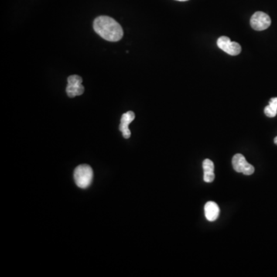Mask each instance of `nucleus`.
Returning <instances> with one entry per match:
<instances>
[{
	"label": "nucleus",
	"instance_id": "nucleus-1",
	"mask_svg": "<svg viewBox=\"0 0 277 277\" xmlns=\"http://www.w3.org/2000/svg\"><path fill=\"white\" fill-rule=\"evenodd\" d=\"M93 29L105 40L117 42L124 36V30L120 24L107 15L97 17L93 22Z\"/></svg>",
	"mask_w": 277,
	"mask_h": 277
},
{
	"label": "nucleus",
	"instance_id": "nucleus-2",
	"mask_svg": "<svg viewBox=\"0 0 277 277\" xmlns=\"http://www.w3.org/2000/svg\"><path fill=\"white\" fill-rule=\"evenodd\" d=\"M93 179V171L89 165H80L75 169L74 179L76 184L82 189H86L91 185Z\"/></svg>",
	"mask_w": 277,
	"mask_h": 277
},
{
	"label": "nucleus",
	"instance_id": "nucleus-3",
	"mask_svg": "<svg viewBox=\"0 0 277 277\" xmlns=\"http://www.w3.org/2000/svg\"><path fill=\"white\" fill-rule=\"evenodd\" d=\"M68 84L66 91L68 97L74 98L78 96H81L84 93V86H83V79L78 75H73L68 77Z\"/></svg>",
	"mask_w": 277,
	"mask_h": 277
},
{
	"label": "nucleus",
	"instance_id": "nucleus-4",
	"mask_svg": "<svg viewBox=\"0 0 277 277\" xmlns=\"http://www.w3.org/2000/svg\"><path fill=\"white\" fill-rule=\"evenodd\" d=\"M232 163H233V169H235V171L237 172H242L247 176L252 175L255 171L254 166L249 163L242 154H236L233 156Z\"/></svg>",
	"mask_w": 277,
	"mask_h": 277
},
{
	"label": "nucleus",
	"instance_id": "nucleus-5",
	"mask_svg": "<svg viewBox=\"0 0 277 277\" xmlns=\"http://www.w3.org/2000/svg\"><path fill=\"white\" fill-rule=\"evenodd\" d=\"M250 25L257 31H263L268 29L271 25V19L265 12H257L250 19Z\"/></svg>",
	"mask_w": 277,
	"mask_h": 277
},
{
	"label": "nucleus",
	"instance_id": "nucleus-6",
	"mask_svg": "<svg viewBox=\"0 0 277 277\" xmlns=\"http://www.w3.org/2000/svg\"><path fill=\"white\" fill-rule=\"evenodd\" d=\"M217 46L225 53L231 56H237L241 53L242 48L237 42H232L230 38L221 36L217 40Z\"/></svg>",
	"mask_w": 277,
	"mask_h": 277
},
{
	"label": "nucleus",
	"instance_id": "nucleus-7",
	"mask_svg": "<svg viewBox=\"0 0 277 277\" xmlns=\"http://www.w3.org/2000/svg\"><path fill=\"white\" fill-rule=\"evenodd\" d=\"M135 119V114L134 112L129 111L123 114L121 117V123L120 125V131L122 132L124 138H129L131 137V132L129 129V125L134 121Z\"/></svg>",
	"mask_w": 277,
	"mask_h": 277
},
{
	"label": "nucleus",
	"instance_id": "nucleus-8",
	"mask_svg": "<svg viewBox=\"0 0 277 277\" xmlns=\"http://www.w3.org/2000/svg\"><path fill=\"white\" fill-rule=\"evenodd\" d=\"M204 210L205 216L209 221L213 222L218 218L220 215V208L214 202L210 201L206 203Z\"/></svg>",
	"mask_w": 277,
	"mask_h": 277
},
{
	"label": "nucleus",
	"instance_id": "nucleus-9",
	"mask_svg": "<svg viewBox=\"0 0 277 277\" xmlns=\"http://www.w3.org/2000/svg\"><path fill=\"white\" fill-rule=\"evenodd\" d=\"M203 172H204V179L206 183H212L215 179L214 163L210 159H206L203 162Z\"/></svg>",
	"mask_w": 277,
	"mask_h": 277
},
{
	"label": "nucleus",
	"instance_id": "nucleus-10",
	"mask_svg": "<svg viewBox=\"0 0 277 277\" xmlns=\"http://www.w3.org/2000/svg\"><path fill=\"white\" fill-rule=\"evenodd\" d=\"M264 113H265L266 116L268 117H275L277 114V110H274V109L271 108L270 106H267L266 107L265 110H264Z\"/></svg>",
	"mask_w": 277,
	"mask_h": 277
},
{
	"label": "nucleus",
	"instance_id": "nucleus-11",
	"mask_svg": "<svg viewBox=\"0 0 277 277\" xmlns=\"http://www.w3.org/2000/svg\"><path fill=\"white\" fill-rule=\"evenodd\" d=\"M269 106L271 108L277 110V97H274V98H272L270 100Z\"/></svg>",
	"mask_w": 277,
	"mask_h": 277
},
{
	"label": "nucleus",
	"instance_id": "nucleus-12",
	"mask_svg": "<svg viewBox=\"0 0 277 277\" xmlns=\"http://www.w3.org/2000/svg\"><path fill=\"white\" fill-rule=\"evenodd\" d=\"M274 142H275V143L277 145V137H276L275 138H274Z\"/></svg>",
	"mask_w": 277,
	"mask_h": 277
},
{
	"label": "nucleus",
	"instance_id": "nucleus-13",
	"mask_svg": "<svg viewBox=\"0 0 277 277\" xmlns=\"http://www.w3.org/2000/svg\"><path fill=\"white\" fill-rule=\"evenodd\" d=\"M176 1H179V2H185V1H188V0H176Z\"/></svg>",
	"mask_w": 277,
	"mask_h": 277
}]
</instances>
